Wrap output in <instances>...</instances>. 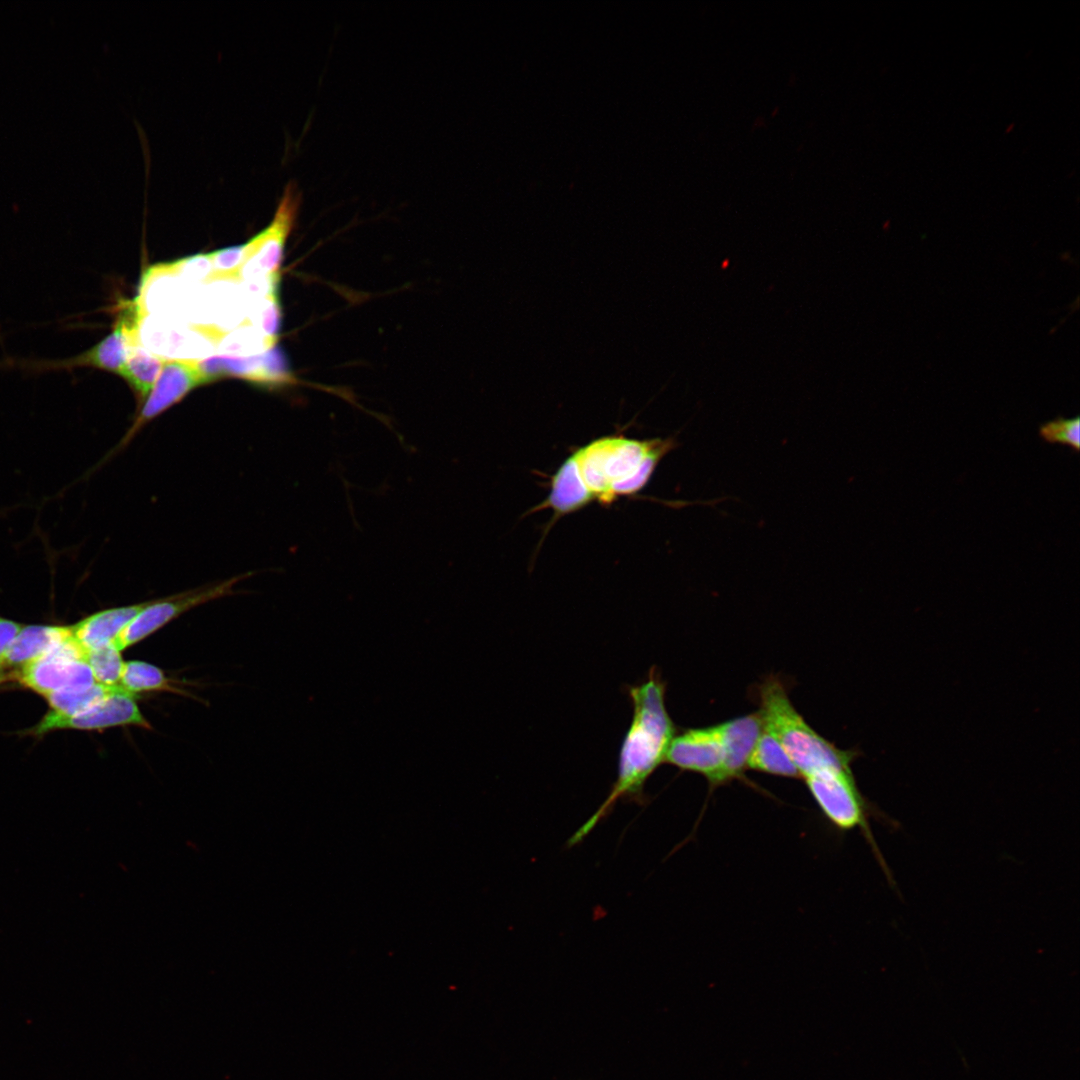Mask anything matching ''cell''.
<instances>
[{
    "label": "cell",
    "mask_w": 1080,
    "mask_h": 1080,
    "mask_svg": "<svg viewBox=\"0 0 1080 1080\" xmlns=\"http://www.w3.org/2000/svg\"><path fill=\"white\" fill-rule=\"evenodd\" d=\"M666 684L656 667L638 685L627 688L633 707L631 724L622 741L617 779L595 813L569 838V846L578 844L605 818L621 798L642 803L644 785L665 760L675 728L665 705Z\"/></svg>",
    "instance_id": "cell-1"
},
{
    "label": "cell",
    "mask_w": 1080,
    "mask_h": 1080,
    "mask_svg": "<svg viewBox=\"0 0 1080 1080\" xmlns=\"http://www.w3.org/2000/svg\"><path fill=\"white\" fill-rule=\"evenodd\" d=\"M674 447L673 439L637 440L611 435L591 441L569 457L590 501L610 504L618 496L641 490L660 460Z\"/></svg>",
    "instance_id": "cell-2"
},
{
    "label": "cell",
    "mask_w": 1080,
    "mask_h": 1080,
    "mask_svg": "<svg viewBox=\"0 0 1080 1080\" xmlns=\"http://www.w3.org/2000/svg\"><path fill=\"white\" fill-rule=\"evenodd\" d=\"M763 726L782 745L800 777L825 769H851L856 754L819 735L791 703L783 682L769 676L758 688Z\"/></svg>",
    "instance_id": "cell-3"
},
{
    "label": "cell",
    "mask_w": 1080,
    "mask_h": 1080,
    "mask_svg": "<svg viewBox=\"0 0 1080 1080\" xmlns=\"http://www.w3.org/2000/svg\"><path fill=\"white\" fill-rule=\"evenodd\" d=\"M803 779L818 807L835 827L843 831L858 828L862 832L891 881V873L871 830L869 820L874 815L873 809L858 789L852 770L825 769Z\"/></svg>",
    "instance_id": "cell-4"
},
{
    "label": "cell",
    "mask_w": 1080,
    "mask_h": 1080,
    "mask_svg": "<svg viewBox=\"0 0 1080 1080\" xmlns=\"http://www.w3.org/2000/svg\"><path fill=\"white\" fill-rule=\"evenodd\" d=\"M140 320L136 306L128 304L119 313L113 331L88 350L62 359H20L0 360V367L13 368L28 374L68 371L78 368H95L120 374L130 347L137 344V329Z\"/></svg>",
    "instance_id": "cell-5"
},
{
    "label": "cell",
    "mask_w": 1080,
    "mask_h": 1080,
    "mask_svg": "<svg viewBox=\"0 0 1080 1080\" xmlns=\"http://www.w3.org/2000/svg\"><path fill=\"white\" fill-rule=\"evenodd\" d=\"M86 653L72 636L45 656L20 667L14 676L45 697L58 691L85 689L96 683L85 661Z\"/></svg>",
    "instance_id": "cell-6"
},
{
    "label": "cell",
    "mask_w": 1080,
    "mask_h": 1080,
    "mask_svg": "<svg viewBox=\"0 0 1080 1080\" xmlns=\"http://www.w3.org/2000/svg\"><path fill=\"white\" fill-rule=\"evenodd\" d=\"M301 204L296 184L288 183L270 224L247 242V258L240 269L248 281L279 279L283 250Z\"/></svg>",
    "instance_id": "cell-7"
},
{
    "label": "cell",
    "mask_w": 1080,
    "mask_h": 1080,
    "mask_svg": "<svg viewBox=\"0 0 1080 1080\" xmlns=\"http://www.w3.org/2000/svg\"><path fill=\"white\" fill-rule=\"evenodd\" d=\"M249 573L229 578L220 583L182 592L160 600L150 601L113 641L120 650L145 639L184 612L206 602L233 593L236 584Z\"/></svg>",
    "instance_id": "cell-8"
},
{
    "label": "cell",
    "mask_w": 1080,
    "mask_h": 1080,
    "mask_svg": "<svg viewBox=\"0 0 1080 1080\" xmlns=\"http://www.w3.org/2000/svg\"><path fill=\"white\" fill-rule=\"evenodd\" d=\"M203 384L207 382L198 362L165 360L161 374L143 401L132 425L107 457L123 449L146 424Z\"/></svg>",
    "instance_id": "cell-9"
},
{
    "label": "cell",
    "mask_w": 1080,
    "mask_h": 1080,
    "mask_svg": "<svg viewBox=\"0 0 1080 1080\" xmlns=\"http://www.w3.org/2000/svg\"><path fill=\"white\" fill-rule=\"evenodd\" d=\"M127 725L151 727L142 715L135 695L115 686L99 703L74 716L62 717L48 712L31 733L41 735L55 729L102 730Z\"/></svg>",
    "instance_id": "cell-10"
},
{
    "label": "cell",
    "mask_w": 1080,
    "mask_h": 1080,
    "mask_svg": "<svg viewBox=\"0 0 1080 1080\" xmlns=\"http://www.w3.org/2000/svg\"><path fill=\"white\" fill-rule=\"evenodd\" d=\"M198 364L207 383L227 377L270 388L296 382L285 359L275 347L253 356H212Z\"/></svg>",
    "instance_id": "cell-11"
},
{
    "label": "cell",
    "mask_w": 1080,
    "mask_h": 1080,
    "mask_svg": "<svg viewBox=\"0 0 1080 1080\" xmlns=\"http://www.w3.org/2000/svg\"><path fill=\"white\" fill-rule=\"evenodd\" d=\"M723 745L718 726L686 729L675 735L665 762L706 777L712 788L720 786Z\"/></svg>",
    "instance_id": "cell-12"
},
{
    "label": "cell",
    "mask_w": 1080,
    "mask_h": 1080,
    "mask_svg": "<svg viewBox=\"0 0 1080 1080\" xmlns=\"http://www.w3.org/2000/svg\"><path fill=\"white\" fill-rule=\"evenodd\" d=\"M717 726L724 753L720 776V785H723L743 778L745 770L748 769L751 753L763 729V722L757 712L736 717Z\"/></svg>",
    "instance_id": "cell-13"
},
{
    "label": "cell",
    "mask_w": 1080,
    "mask_h": 1080,
    "mask_svg": "<svg viewBox=\"0 0 1080 1080\" xmlns=\"http://www.w3.org/2000/svg\"><path fill=\"white\" fill-rule=\"evenodd\" d=\"M72 636L71 626L22 627L0 656V665L3 668L23 667L45 656Z\"/></svg>",
    "instance_id": "cell-14"
},
{
    "label": "cell",
    "mask_w": 1080,
    "mask_h": 1080,
    "mask_svg": "<svg viewBox=\"0 0 1080 1080\" xmlns=\"http://www.w3.org/2000/svg\"><path fill=\"white\" fill-rule=\"evenodd\" d=\"M149 602L96 612L71 626L73 637L86 650L109 644Z\"/></svg>",
    "instance_id": "cell-15"
},
{
    "label": "cell",
    "mask_w": 1080,
    "mask_h": 1080,
    "mask_svg": "<svg viewBox=\"0 0 1080 1080\" xmlns=\"http://www.w3.org/2000/svg\"><path fill=\"white\" fill-rule=\"evenodd\" d=\"M165 359L145 350L138 344L130 347L120 376L130 385L140 402H143L163 368Z\"/></svg>",
    "instance_id": "cell-16"
},
{
    "label": "cell",
    "mask_w": 1080,
    "mask_h": 1080,
    "mask_svg": "<svg viewBox=\"0 0 1080 1080\" xmlns=\"http://www.w3.org/2000/svg\"><path fill=\"white\" fill-rule=\"evenodd\" d=\"M748 769L775 776L800 778V774L776 737L764 726L748 761Z\"/></svg>",
    "instance_id": "cell-17"
},
{
    "label": "cell",
    "mask_w": 1080,
    "mask_h": 1080,
    "mask_svg": "<svg viewBox=\"0 0 1080 1080\" xmlns=\"http://www.w3.org/2000/svg\"><path fill=\"white\" fill-rule=\"evenodd\" d=\"M119 686L133 695L149 691H177L159 667L139 660L124 662Z\"/></svg>",
    "instance_id": "cell-18"
},
{
    "label": "cell",
    "mask_w": 1080,
    "mask_h": 1080,
    "mask_svg": "<svg viewBox=\"0 0 1080 1080\" xmlns=\"http://www.w3.org/2000/svg\"><path fill=\"white\" fill-rule=\"evenodd\" d=\"M113 687L98 683L81 690H66L54 692L46 696L52 712L58 716L70 717L79 714L104 699Z\"/></svg>",
    "instance_id": "cell-19"
},
{
    "label": "cell",
    "mask_w": 1080,
    "mask_h": 1080,
    "mask_svg": "<svg viewBox=\"0 0 1080 1080\" xmlns=\"http://www.w3.org/2000/svg\"><path fill=\"white\" fill-rule=\"evenodd\" d=\"M85 661L91 668L96 683L104 686H119L124 661L121 651L113 642L87 650Z\"/></svg>",
    "instance_id": "cell-20"
},
{
    "label": "cell",
    "mask_w": 1080,
    "mask_h": 1080,
    "mask_svg": "<svg viewBox=\"0 0 1080 1080\" xmlns=\"http://www.w3.org/2000/svg\"><path fill=\"white\" fill-rule=\"evenodd\" d=\"M1041 438L1049 443H1059L1072 447L1075 451L1080 448V420L1079 417H1059L1043 424L1039 429Z\"/></svg>",
    "instance_id": "cell-21"
},
{
    "label": "cell",
    "mask_w": 1080,
    "mask_h": 1080,
    "mask_svg": "<svg viewBox=\"0 0 1080 1080\" xmlns=\"http://www.w3.org/2000/svg\"><path fill=\"white\" fill-rule=\"evenodd\" d=\"M247 254V243L214 251L209 254L212 271L221 276L238 274L247 258Z\"/></svg>",
    "instance_id": "cell-22"
},
{
    "label": "cell",
    "mask_w": 1080,
    "mask_h": 1080,
    "mask_svg": "<svg viewBox=\"0 0 1080 1080\" xmlns=\"http://www.w3.org/2000/svg\"><path fill=\"white\" fill-rule=\"evenodd\" d=\"M181 277L187 280H200L212 271L209 254H201L182 259L170 266Z\"/></svg>",
    "instance_id": "cell-23"
},
{
    "label": "cell",
    "mask_w": 1080,
    "mask_h": 1080,
    "mask_svg": "<svg viewBox=\"0 0 1080 1080\" xmlns=\"http://www.w3.org/2000/svg\"><path fill=\"white\" fill-rule=\"evenodd\" d=\"M22 626L11 620L0 617V656L19 633Z\"/></svg>",
    "instance_id": "cell-24"
},
{
    "label": "cell",
    "mask_w": 1080,
    "mask_h": 1080,
    "mask_svg": "<svg viewBox=\"0 0 1080 1080\" xmlns=\"http://www.w3.org/2000/svg\"><path fill=\"white\" fill-rule=\"evenodd\" d=\"M5 679H6V674L4 673V668L0 665V683L5 681Z\"/></svg>",
    "instance_id": "cell-25"
}]
</instances>
